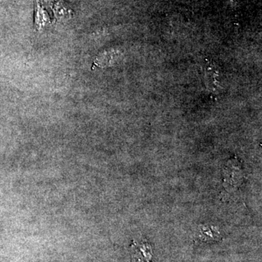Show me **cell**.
I'll return each mask as SVG.
<instances>
[{
  "mask_svg": "<svg viewBox=\"0 0 262 262\" xmlns=\"http://www.w3.org/2000/svg\"><path fill=\"white\" fill-rule=\"evenodd\" d=\"M49 22V18L48 17L46 10L43 9V7L37 5V10H36L35 24L37 29H42L46 24Z\"/></svg>",
  "mask_w": 262,
  "mask_h": 262,
  "instance_id": "cell-1",
  "label": "cell"
},
{
  "mask_svg": "<svg viewBox=\"0 0 262 262\" xmlns=\"http://www.w3.org/2000/svg\"><path fill=\"white\" fill-rule=\"evenodd\" d=\"M201 239L202 241H216L220 237V232L211 228H203L201 230Z\"/></svg>",
  "mask_w": 262,
  "mask_h": 262,
  "instance_id": "cell-2",
  "label": "cell"
}]
</instances>
